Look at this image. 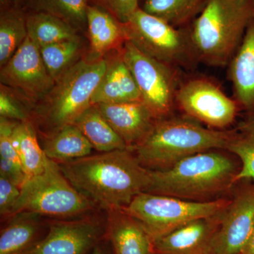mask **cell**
Here are the masks:
<instances>
[{"label":"cell","mask_w":254,"mask_h":254,"mask_svg":"<svg viewBox=\"0 0 254 254\" xmlns=\"http://www.w3.org/2000/svg\"><path fill=\"white\" fill-rule=\"evenodd\" d=\"M64 176L98 208H125L146 191L151 178L132 150H113L58 163Z\"/></svg>","instance_id":"1"},{"label":"cell","mask_w":254,"mask_h":254,"mask_svg":"<svg viewBox=\"0 0 254 254\" xmlns=\"http://www.w3.org/2000/svg\"><path fill=\"white\" fill-rule=\"evenodd\" d=\"M222 150H210L183 159L173 168L150 170L145 192L192 201H210L235 188L241 165Z\"/></svg>","instance_id":"2"},{"label":"cell","mask_w":254,"mask_h":254,"mask_svg":"<svg viewBox=\"0 0 254 254\" xmlns=\"http://www.w3.org/2000/svg\"><path fill=\"white\" fill-rule=\"evenodd\" d=\"M232 133L233 128L214 129L186 115L173 114L157 120L148 136L130 150L148 170H168L190 155L226 150Z\"/></svg>","instance_id":"3"},{"label":"cell","mask_w":254,"mask_h":254,"mask_svg":"<svg viewBox=\"0 0 254 254\" xmlns=\"http://www.w3.org/2000/svg\"><path fill=\"white\" fill-rule=\"evenodd\" d=\"M254 17V0H208L190 25L200 64L227 67Z\"/></svg>","instance_id":"4"},{"label":"cell","mask_w":254,"mask_h":254,"mask_svg":"<svg viewBox=\"0 0 254 254\" xmlns=\"http://www.w3.org/2000/svg\"><path fill=\"white\" fill-rule=\"evenodd\" d=\"M107 66L105 57L91 55L82 58L55 82L32 113V120H36L41 127V133L74 124L92 105V98Z\"/></svg>","instance_id":"5"},{"label":"cell","mask_w":254,"mask_h":254,"mask_svg":"<svg viewBox=\"0 0 254 254\" xmlns=\"http://www.w3.org/2000/svg\"><path fill=\"white\" fill-rule=\"evenodd\" d=\"M96 209L70 183L58 163L48 158L44 171L23 184L11 216L31 212L53 219H73L95 213Z\"/></svg>","instance_id":"6"},{"label":"cell","mask_w":254,"mask_h":254,"mask_svg":"<svg viewBox=\"0 0 254 254\" xmlns=\"http://www.w3.org/2000/svg\"><path fill=\"white\" fill-rule=\"evenodd\" d=\"M123 24L127 41L150 58L187 71L200 64L190 26L174 27L141 7Z\"/></svg>","instance_id":"7"},{"label":"cell","mask_w":254,"mask_h":254,"mask_svg":"<svg viewBox=\"0 0 254 254\" xmlns=\"http://www.w3.org/2000/svg\"><path fill=\"white\" fill-rule=\"evenodd\" d=\"M231 198L210 201H192L143 192L136 195L125 211L138 220L152 240L197 219L221 213Z\"/></svg>","instance_id":"8"},{"label":"cell","mask_w":254,"mask_h":254,"mask_svg":"<svg viewBox=\"0 0 254 254\" xmlns=\"http://www.w3.org/2000/svg\"><path fill=\"white\" fill-rule=\"evenodd\" d=\"M122 55L141 92L142 102L156 120L175 114V97L183 78V70L145 55L126 41Z\"/></svg>","instance_id":"9"},{"label":"cell","mask_w":254,"mask_h":254,"mask_svg":"<svg viewBox=\"0 0 254 254\" xmlns=\"http://www.w3.org/2000/svg\"><path fill=\"white\" fill-rule=\"evenodd\" d=\"M175 105L182 115L218 130L228 129L241 111L236 100L222 91L216 82L201 75L184 74Z\"/></svg>","instance_id":"10"},{"label":"cell","mask_w":254,"mask_h":254,"mask_svg":"<svg viewBox=\"0 0 254 254\" xmlns=\"http://www.w3.org/2000/svg\"><path fill=\"white\" fill-rule=\"evenodd\" d=\"M107 237V220L95 213L48 222L46 235L23 254H88Z\"/></svg>","instance_id":"11"},{"label":"cell","mask_w":254,"mask_h":254,"mask_svg":"<svg viewBox=\"0 0 254 254\" xmlns=\"http://www.w3.org/2000/svg\"><path fill=\"white\" fill-rule=\"evenodd\" d=\"M1 84L15 90L32 104L41 101L54 86L39 47L27 37L0 71Z\"/></svg>","instance_id":"12"},{"label":"cell","mask_w":254,"mask_h":254,"mask_svg":"<svg viewBox=\"0 0 254 254\" xmlns=\"http://www.w3.org/2000/svg\"><path fill=\"white\" fill-rule=\"evenodd\" d=\"M212 242L210 254H241L254 222V181L237 184Z\"/></svg>","instance_id":"13"},{"label":"cell","mask_w":254,"mask_h":254,"mask_svg":"<svg viewBox=\"0 0 254 254\" xmlns=\"http://www.w3.org/2000/svg\"><path fill=\"white\" fill-rule=\"evenodd\" d=\"M224 211L210 218L193 220L153 239V254H210Z\"/></svg>","instance_id":"14"},{"label":"cell","mask_w":254,"mask_h":254,"mask_svg":"<svg viewBox=\"0 0 254 254\" xmlns=\"http://www.w3.org/2000/svg\"><path fill=\"white\" fill-rule=\"evenodd\" d=\"M95 105L128 149L141 143L157 121L143 102Z\"/></svg>","instance_id":"15"},{"label":"cell","mask_w":254,"mask_h":254,"mask_svg":"<svg viewBox=\"0 0 254 254\" xmlns=\"http://www.w3.org/2000/svg\"><path fill=\"white\" fill-rule=\"evenodd\" d=\"M233 97L246 118H254V17L233 58L227 65Z\"/></svg>","instance_id":"16"},{"label":"cell","mask_w":254,"mask_h":254,"mask_svg":"<svg viewBox=\"0 0 254 254\" xmlns=\"http://www.w3.org/2000/svg\"><path fill=\"white\" fill-rule=\"evenodd\" d=\"M107 61L106 71L95 90L91 104L142 102L141 92L124 60L121 50H115L111 59L107 58Z\"/></svg>","instance_id":"17"},{"label":"cell","mask_w":254,"mask_h":254,"mask_svg":"<svg viewBox=\"0 0 254 254\" xmlns=\"http://www.w3.org/2000/svg\"><path fill=\"white\" fill-rule=\"evenodd\" d=\"M106 213L107 238L114 254H153L152 239L138 220L123 208Z\"/></svg>","instance_id":"18"},{"label":"cell","mask_w":254,"mask_h":254,"mask_svg":"<svg viewBox=\"0 0 254 254\" xmlns=\"http://www.w3.org/2000/svg\"><path fill=\"white\" fill-rule=\"evenodd\" d=\"M43 216L31 212H21L8 218L0 232V254H23L46 234Z\"/></svg>","instance_id":"19"},{"label":"cell","mask_w":254,"mask_h":254,"mask_svg":"<svg viewBox=\"0 0 254 254\" xmlns=\"http://www.w3.org/2000/svg\"><path fill=\"white\" fill-rule=\"evenodd\" d=\"M87 31L92 56L95 58H103L110 51L121 50L127 41L123 23L97 5L88 6Z\"/></svg>","instance_id":"20"},{"label":"cell","mask_w":254,"mask_h":254,"mask_svg":"<svg viewBox=\"0 0 254 254\" xmlns=\"http://www.w3.org/2000/svg\"><path fill=\"white\" fill-rule=\"evenodd\" d=\"M41 139L40 143L46 156L58 163L91 155L93 149L90 142L74 125L41 133Z\"/></svg>","instance_id":"21"},{"label":"cell","mask_w":254,"mask_h":254,"mask_svg":"<svg viewBox=\"0 0 254 254\" xmlns=\"http://www.w3.org/2000/svg\"><path fill=\"white\" fill-rule=\"evenodd\" d=\"M73 125L98 153L127 149L126 143L110 126L97 105H91Z\"/></svg>","instance_id":"22"},{"label":"cell","mask_w":254,"mask_h":254,"mask_svg":"<svg viewBox=\"0 0 254 254\" xmlns=\"http://www.w3.org/2000/svg\"><path fill=\"white\" fill-rule=\"evenodd\" d=\"M13 136L26 180L43 173L48 158L38 141L33 120L16 124Z\"/></svg>","instance_id":"23"},{"label":"cell","mask_w":254,"mask_h":254,"mask_svg":"<svg viewBox=\"0 0 254 254\" xmlns=\"http://www.w3.org/2000/svg\"><path fill=\"white\" fill-rule=\"evenodd\" d=\"M208 0H143V11L163 19L175 28L190 26Z\"/></svg>","instance_id":"24"},{"label":"cell","mask_w":254,"mask_h":254,"mask_svg":"<svg viewBox=\"0 0 254 254\" xmlns=\"http://www.w3.org/2000/svg\"><path fill=\"white\" fill-rule=\"evenodd\" d=\"M28 36L39 47L79 37L77 30L63 20L43 11L26 14Z\"/></svg>","instance_id":"25"},{"label":"cell","mask_w":254,"mask_h":254,"mask_svg":"<svg viewBox=\"0 0 254 254\" xmlns=\"http://www.w3.org/2000/svg\"><path fill=\"white\" fill-rule=\"evenodd\" d=\"M0 66L9 62L28 37L26 14L15 6L1 4Z\"/></svg>","instance_id":"26"},{"label":"cell","mask_w":254,"mask_h":254,"mask_svg":"<svg viewBox=\"0 0 254 254\" xmlns=\"http://www.w3.org/2000/svg\"><path fill=\"white\" fill-rule=\"evenodd\" d=\"M226 150L240 160L236 184L244 180L254 181V118H246L233 128Z\"/></svg>","instance_id":"27"},{"label":"cell","mask_w":254,"mask_h":254,"mask_svg":"<svg viewBox=\"0 0 254 254\" xmlns=\"http://www.w3.org/2000/svg\"><path fill=\"white\" fill-rule=\"evenodd\" d=\"M47 70L55 82L82 59L81 37L40 48Z\"/></svg>","instance_id":"28"},{"label":"cell","mask_w":254,"mask_h":254,"mask_svg":"<svg viewBox=\"0 0 254 254\" xmlns=\"http://www.w3.org/2000/svg\"><path fill=\"white\" fill-rule=\"evenodd\" d=\"M90 0H34L37 11H43L63 20L79 31L87 28V11Z\"/></svg>","instance_id":"29"},{"label":"cell","mask_w":254,"mask_h":254,"mask_svg":"<svg viewBox=\"0 0 254 254\" xmlns=\"http://www.w3.org/2000/svg\"><path fill=\"white\" fill-rule=\"evenodd\" d=\"M31 103L23 95L12 88L0 85V117L21 122L32 120L29 107Z\"/></svg>","instance_id":"30"},{"label":"cell","mask_w":254,"mask_h":254,"mask_svg":"<svg viewBox=\"0 0 254 254\" xmlns=\"http://www.w3.org/2000/svg\"><path fill=\"white\" fill-rule=\"evenodd\" d=\"M18 123L0 117V158L21 166L13 136L14 127Z\"/></svg>","instance_id":"31"},{"label":"cell","mask_w":254,"mask_h":254,"mask_svg":"<svg viewBox=\"0 0 254 254\" xmlns=\"http://www.w3.org/2000/svg\"><path fill=\"white\" fill-rule=\"evenodd\" d=\"M99 6L121 23H125L140 7L139 0H94Z\"/></svg>","instance_id":"32"},{"label":"cell","mask_w":254,"mask_h":254,"mask_svg":"<svg viewBox=\"0 0 254 254\" xmlns=\"http://www.w3.org/2000/svg\"><path fill=\"white\" fill-rule=\"evenodd\" d=\"M21 193V188L0 176V214L9 218Z\"/></svg>","instance_id":"33"},{"label":"cell","mask_w":254,"mask_h":254,"mask_svg":"<svg viewBox=\"0 0 254 254\" xmlns=\"http://www.w3.org/2000/svg\"><path fill=\"white\" fill-rule=\"evenodd\" d=\"M0 176L4 177L20 188L26 179L22 167L2 158H0Z\"/></svg>","instance_id":"34"},{"label":"cell","mask_w":254,"mask_h":254,"mask_svg":"<svg viewBox=\"0 0 254 254\" xmlns=\"http://www.w3.org/2000/svg\"><path fill=\"white\" fill-rule=\"evenodd\" d=\"M105 240L102 241L101 242H100V243L95 247L93 252H91V254H114L111 245H110V243L109 247V246L107 245L108 244H105Z\"/></svg>","instance_id":"35"},{"label":"cell","mask_w":254,"mask_h":254,"mask_svg":"<svg viewBox=\"0 0 254 254\" xmlns=\"http://www.w3.org/2000/svg\"><path fill=\"white\" fill-rule=\"evenodd\" d=\"M241 254H254V222L250 237Z\"/></svg>","instance_id":"36"},{"label":"cell","mask_w":254,"mask_h":254,"mask_svg":"<svg viewBox=\"0 0 254 254\" xmlns=\"http://www.w3.org/2000/svg\"><path fill=\"white\" fill-rule=\"evenodd\" d=\"M33 1H34V0H1V4L20 8V6L23 4V3Z\"/></svg>","instance_id":"37"},{"label":"cell","mask_w":254,"mask_h":254,"mask_svg":"<svg viewBox=\"0 0 254 254\" xmlns=\"http://www.w3.org/2000/svg\"></svg>","instance_id":"38"}]
</instances>
